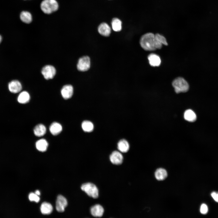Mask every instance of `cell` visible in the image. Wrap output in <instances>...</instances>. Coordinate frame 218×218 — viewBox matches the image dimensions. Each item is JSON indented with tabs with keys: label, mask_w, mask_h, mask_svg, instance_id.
Returning <instances> with one entry per match:
<instances>
[{
	"label": "cell",
	"mask_w": 218,
	"mask_h": 218,
	"mask_svg": "<svg viewBox=\"0 0 218 218\" xmlns=\"http://www.w3.org/2000/svg\"><path fill=\"white\" fill-rule=\"evenodd\" d=\"M141 46L144 50L153 51L161 48L162 45L155 39V35L152 33L144 34L141 37L140 40Z\"/></svg>",
	"instance_id": "cell-1"
},
{
	"label": "cell",
	"mask_w": 218,
	"mask_h": 218,
	"mask_svg": "<svg viewBox=\"0 0 218 218\" xmlns=\"http://www.w3.org/2000/svg\"><path fill=\"white\" fill-rule=\"evenodd\" d=\"M172 85L177 93L187 92L189 89L188 84L182 77H178L175 79L173 81Z\"/></svg>",
	"instance_id": "cell-2"
},
{
	"label": "cell",
	"mask_w": 218,
	"mask_h": 218,
	"mask_svg": "<svg viewBox=\"0 0 218 218\" xmlns=\"http://www.w3.org/2000/svg\"><path fill=\"white\" fill-rule=\"evenodd\" d=\"M58 7V4L55 0H44L41 4L42 11L47 14H50L56 11Z\"/></svg>",
	"instance_id": "cell-3"
},
{
	"label": "cell",
	"mask_w": 218,
	"mask_h": 218,
	"mask_svg": "<svg viewBox=\"0 0 218 218\" xmlns=\"http://www.w3.org/2000/svg\"><path fill=\"white\" fill-rule=\"evenodd\" d=\"M81 189L90 197L97 198L98 197V190L97 187L93 183H87L82 184Z\"/></svg>",
	"instance_id": "cell-4"
},
{
	"label": "cell",
	"mask_w": 218,
	"mask_h": 218,
	"mask_svg": "<svg viewBox=\"0 0 218 218\" xmlns=\"http://www.w3.org/2000/svg\"><path fill=\"white\" fill-rule=\"evenodd\" d=\"M90 66V60L88 56L82 57L79 58L77 65L78 69L80 71L88 70Z\"/></svg>",
	"instance_id": "cell-5"
},
{
	"label": "cell",
	"mask_w": 218,
	"mask_h": 218,
	"mask_svg": "<svg viewBox=\"0 0 218 218\" xmlns=\"http://www.w3.org/2000/svg\"><path fill=\"white\" fill-rule=\"evenodd\" d=\"M56 73L55 68L51 65H46L41 70V73L44 78L47 80L53 78Z\"/></svg>",
	"instance_id": "cell-6"
},
{
	"label": "cell",
	"mask_w": 218,
	"mask_h": 218,
	"mask_svg": "<svg viewBox=\"0 0 218 218\" xmlns=\"http://www.w3.org/2000/svg\"><path fill=\"white\" fill-rule=\"evenodd\" d=\"M67 205V201L65 197L61 195H59L57 197L56 207L58 211L60 212L64 211Z\"/></svg>",
	"instance_id": "cell-7"
},
{
	"label": "cell",
	"mask_w": 218,
	"mask_h": 218,
	"mask_svg": "<svg viewBox=\"0 0 218 218\" xmlns=\"http://www.w3.org/2000/svg\"><path fill=\"white\" fill-rule=\"evenodd\" d=\"M110 159L111 162L114 164L119 165L123 162V157L120 152L114 151L110 156Z\"/></svg>",
	"instance_id": "cell-8"
},
{
	"label": "cell",
	"mask_w": 218,
	"mask_h": 218,
	"mask_svg": "<svg viewBox=\"0 0 218 218\" xmlns=\"http://www.w3.org/2000/svg\"><path fill=\"white\" fill-rule=\"evenodd\" d=\"M73 93V87L70 84L65 85L62 87L61 91V95L65 99L70 98L72 96Z\"/></svg>",
	"instance_id": "cell-9"
},
{
	"label": "cell",
	"mask_w": 218,
	"mask_h": 218,
	"mask_svg": "<svg viewBox=\"0 0 218 218\" xmlns=\"http://www.w3.org/2000/svg\"><path fill=\"white\" fill-rule=\"evenodd\" d=\"M9 91L12 93H16L20 92L22 89V86L18 80H14L10 82L8 84Z\"/></svg>",
	"instance_id": "cell-10"
},
{
	"label": "cell",
	"mask_w": 218,
	"mask_h": 218,
	"mask_svg": "<svg viewBox=\"0 0 218 218\" xmlns=\"http://www.w3.org/2000/svg\"><path fill=\"white\" fill-rule=\"evenodd\" d=\"M91 215L95 217H101L104 213V210L103 207L99 204H96L91 208Z\"/></svg>",
	"instance_id": "cell-11"
},
{
	"label": "cell",
	"mask_w": 218,
	"mask_h": 218,
	"mask_svg": "<svg viewBox=\"0 0 218 218\" xmlns=\"http://www.w3.org/2000/svg\"><path fill=\"white\" fill-rule=\"evenodd\" d=\"M99 33L101 35L108 36L111 32V28L106 23H102L99 26L98 28Z\"/></svg>",
	"instance_id": "cell-12"
},
{
	"label": "cell",
	"mask_w": 218,
	"mask_h": 218,
	"mask_svg": "<svg viewBox=\"0 0 218 218\" xmlns=\"http://www.w3.org/2000/svg\"><path fill=\"white\" fill-rule=\"evenodd\" d=\"M148 59L150 65L153 67L159 66L161 64V59L157 55L152 53L148 56Z\"/></svg>",
	"instance_id": "cell-13"
},
{
	"label": "cell",
	"mask_w": 218,
	"mask_h": 218,
	"mask_svg": "<svg viewBox=\"0 0 218 218\" xmlns=\"http://www.w3.org/2000/svg\"><path fill=\"white\" fill-rule=\"evenodd\" d=\"M49 130L51 133L54 135L59 134L62 130V127L59 123L54 122L50 126Z\"/></svg>",
	"instance_id": "cell-14"
},
{
	"label": "cell",
	"mask_w": 218,
	"mask_h": 218,
	"mask_svg": "<svg viewBox=\"0 0 218 218\" xmlns=\"http://www.w3.org/2000/svg\"><path fill=\"white\" fill-rule=\"evenodd\" d=\"M35 145L38 150L41 152H44L47 150L48 144L45 139H42L36 142Z\"/></svg>",
	"instance_id": "cell-15"
},
{
	"label": "cell",
	"mask_w": 218,
	"mask_h": 218,
	"mask_svg": "<svg viewBox=\"0 0 218 218\" xmlns=\"http://www.w3.org/2000/svg\"><path fill=\"white\" fill-rule=\"evenodd\" d=\"M117 148L121 152L126 153L129 148V145L128 142L125 139L120 140L117 144Z\"/></svg>",
	"instance_id": "cell-16"
},
{
	"label": "cell",
	"mask_w": 218,
	"mask_h": 218,
	"mask_svg": "<svg viewBox=\"0 0 218 218\" xmlns=\"http://www.w3.org/2000/svg\"><path fill=\"white\" fill-rule=\"evenodd\" d=\"M53 207L50 203L44 202L41 204L40 210L41 213L45 215L50 214L53 211Z\"/></svg>",
	"instance_id": "cell-17"
},
{
	"label": "cell",
	"mask_w": 218,
	"mask_h": 218,
	"mask_svg": "<svg viewBox=\"0 0 218 218\" xmlns=\"http://www.w3.org/2000/svg\"><path fill=\"white\" fill-rule=\"evenodd\" d=\"M46 128L43 124H40L36 125L34 129V132L35 135L40 137L43 136L46 133Z\"/></svg>",
	"instance_id": "cell-18"
},
{
	"label": "cell",
	"mask_w": 218,
	"mask_h": 218,
	"mask_svg": "<svg viewBox=\"0 0 218 218\" xmlns=\"http://www.w3.org/2000/svg\"><path fill=\"white\" fill-rule=\"evenodd\" d=\"M184 117L185 120L190 122L195 121L197 119L196 114L191 109H188L185 111Z\"/></svg>",
	"instance_id": "cell-19"
},
{
	"label": "cell",
	"mask_w": 218,
	"mask_h": 218,
	"mask_svg": "<svg viewBox=\"0 0 218 218\" xmlns=\"http://www.w3.org/2000/svg\"><path fill=\"white\" fill-rule=\"evenodd\" d=\"M156 179L158 180H164L167 177V174L166 170L162 168L157 169L155 173Z\"/></svg>",
	"instance_id": "cell-20"
},
{
	"label": "cell",
	"mask_w": 218,
	"mask_h": 218,
	"mask_svg": "<svg viewBox=\"0 0 218 218\" xmlns=\"http://www.w3.org/2000/svg\"><path fill=\"white\" fill-rule=\"evenodd\" d=\"M30 96L29 93L27 91H23L21 92L18 97V101L21 104H25L29 101Z\"/></svg>",
	"instance_id": "cell-21"
},
{
	"label": "cell",
	"mask_w": 218,
	"mask_h": 218,
	"mask_svg": "<svg viewBox=\"0 0 218 218\" xmlns=\"http://www.w3.org/2000/svg\"><path fill=\"white\" fill-rule=\"evenodd\" d=\"M21 20L24 22L29 23L32 21V16L31 13L27 11H23L20 15Z\"/></svg>",
	"instance_id": "cell-22"
},
{
	"label": "cell",
	"mask_w": 218,
	"mask_h": 218,
	"mask_svg": "<svg viewBox=\"0 0 218 218\" xmlns=\"http://www.w3.org/2000/svg\"><path fill=\"white\" fill-rule=\"evenodd\" d=\"M111 25L113 29L115 31H119L121 29L122 22L118 18H114L112 19Z\"/></svg>",
	"instance_id": "cell-23"
},
{
	"label": "cell",
	"mask_w": 218,
	"mask_h": 218,
	"mask_svg": "<svg viewBox=\"0 0 218 218\" xmlns=\"http://www.w3.org/2000/svg\"><path fill=\"white\" fill-rule=\"evenodd\" d=\"M81 127L83 130L86 132L92 131L94 129V125L91 121H84L82 123Z\"/></svg>",
	"instance_id": "cell-24"
},
{
	"label": "cell",
	"mask_w": 218,
	"mask_h": 218,
	"mask_svg": "<svg viewBox=\"0 0 218 218\" xmlns=\"http://www.w3.org/2000/svg\"><path fill=\"white\" fill-rule=\"evenodd\" d=\"M155 37L156 40L162 45H168V43L166 38L163 35L157 33L155 35Z\"/></svg>",
	"instance_id": "cell-25"
},
{
	"label": "cell",
	"mask_w": 218,
	"mask_h": 218,
	"mask_svg": "<svg viewBox=\"0 0 218 218\" xmlns=\"http://www.w3.org/2000/svg\"><path fill=\"white\" fill-rule=\"evenodd\" d=\"M28 198L30 201H35L36 203L38 202L40 200V198L38 196L33 193H31L29 194Z\"/></svg>",
	"instance_id": "cell-26"
},
{
	"label": "cell",
	"mask_w": 218,
	"mask_h": 218,
	"mask_svg": "<svg viewBox=\"0 0 218 218\" xmlns=\"http://www.w3.org/2000/svg\"><path fill=\"white\" fill-rule=\"evenodd\" d=\"M200 211L201 213L203 214H206L208 212V208L205 204H202L201 206Z\"/></svg>",
	"instance_id": "cell-27"
},
{
	"label": "cell",
	"mask_w": 218,
	"mask_h": 218,
	"mask_svg": "<svg viewBox=\"0 0 218 218\" xmlns=\"http://www.w3.org/2000/svg\"><path fill=\"white\" fill-rule=\"evenodd\" d=\"M211 195L213 200L218 203V192H213L211 193Z\"/></svg>",
	"instance_id": "cell-28"
},
{
	"label": "cell",
	"mask_w": 218,
	"mask_h": 218,
	"mask_svg": "<svg viewBox=\"0 0 218 218\" xmlns=\"http://www.w3.org/2000/svg\"><path fill=\"white\" fill-rule=\"evenodd\" d=\"M35 193L38 196L40 195V192L38 190H36L35 192Z\"/></svg>",
	"instance_id": "cell-29"
},
{
	"label": "cell",
	"mask_w": 218,
	"mask_h": 218,
	"mask_svg": "<svg viewBox=\"0 0 218 218\" xmlns=\"http://www.w3.org/2000/svg\"><path fill=\"white\" fill-rule=\"evenodd\" d=\"M2 41V37L0 35V43H1V42Z\"/></svg>",
	"instance_id": "cell-30"
}]
</instances>
